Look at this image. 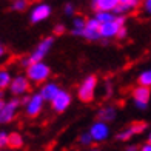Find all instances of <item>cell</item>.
I'll use <instances>...</instances> for the list:
<instances>
[{"instance_id":"19","label":"cell","mask_w":151,"mask_h":151,"mask_svg":"<svg viewBox=\"0 0 151 151\" xmlns=\"http://www.w3.org/2000/svg\"><path fill=\"white\" fill-rule=\"evenodd\" d=\"M94 17L97 19L100 23H105V22H111V20H114L116 17H117V14H116L114 11H96Z\"/></svg>"},{"instance_id":"17","label":"cell","mask_w":151,"mask_h":151,"mask_svg":"<svg viewBox=\"0 0 151 151\" xmlns=\"http://www.w3.org/2000/svg\"><path fill=\"white\" fill-rule=\"evenodd\" d=\"M23 143H25V139H23V136L14 131V133H9V148L11 150H20L23 147Z\"/></svg>"},{"instance_id":"13","label":"cell","mask_w":151,"mask_h":151,"mask_svg":"<svg viewBox=\"0 0 151 151\" xmlns=\"http://www.w3.org/2000/svg\"><path fill=\"white\" fill-rule=\"evenodd\" d=\"M62 90V88L56 83V82H45V83H42V86H40L39 93L42 94V97L45 99V102H51L54 97L57 96V93Z\"/></svg>"},{"instance_id":"12","label":"cell","mask_w":151,"mask_h":151,"mask_svg":"<svg viewBox=\"0 0 151 151\" xmlns=\"http://www.w3.org/2000/svg\"><path fill=\"white\" fill-rule=\"evenodd\" d=\"M51 11L52 9L48 3H37V5H34L29 11V20L32 23L45 22V20L51 16Z\"/></svg>"},{"instance_id":"28","label":"cell","mask_w":151,"mask_h":151,"mask_svg":"<svg viewBox=\"0 0 151 151\" xmlns=\"http://www.w3.org/2000/svg\"><path fill=\"white\" fill-rule=\"evenodd\" d=\"M127 34H128V29H127V26L123 25L122 28H120V31H119V34H117V39H125Z\"/></svg>"},{"instance_id":"27","label":"cell","mask_w":151,"mask_h":151,"mask_svg":"<svg viewBox=\"0 0 151 151\" xmlns=\"http://www.w3.org/2000/svg\"><path fill=\"white\" fill-rule=\"evenodd\" d=\"M120 3H127V5H129L131 8H137L139 6V3H140V0H119Z\"/></svg>"},{"instance_id":"23","label":"cell","mask_w":151,"mask_h":151,"mask_svg":"<svg viewBox=\"0 0 151 151\" xmlns=\"http://www.w3.org/2000/svg\"><path fill=\"white\" fill-rule=\"evenodd\" d=\"M11 8L14 11L22 12V11H25L26 8H28V0H14L12 5H11Z\"/></svg>"},{"instance_id":"35","label":"cell","mask_w":151,"mask_h":151,"mask_svg":"<svg viewBox=\"0 0 151 151\" xmlns=\"http://www.w3.org/2000/svg\"><path fill=\"white\" fill-rule=\"evenodd\" d=\"M148 142H151V131H150V134H148Z\"/></svg>"},{"instance_id":"6","label":"cell","mask_w":151,"mask_h":151,"mask_svg":"<svg viewBox=\"0 0 151 151\" xmlns=\"http://www.w3.org/2000/svg\"><path fill=\"white\" fill-rule=\"evenodd\" d=\"M125 25V16H117L111 22H105L100 25V34L102 39H113L117 37L120 28Z\"/></svg>"},{"instance_id":"33","label":"cell","mask_w":151,"mask_h":151,"mask_svg":"<svg viewBox=\"0 0 151 151\" xmlns=\"http://www.w3.org/2000/svg\"><path fill=\"white\" fill-rule=\"evenodd\" d=\"M5 102H6V100H3V91L0 90V109L3 108V105H5Z\"/></svg>"},{"instance_id":"34","label":"cell","mask_w":151,"mask_h":151,"mask_svg":"<svg viewBox=\"0 0 151 151\" xmlns=\"http://www.w3.org/2000/svg\"><path fill=\"white\" fill-rule=\"evenodd\" d=\"M5 52H6V51H5V46H3V45H0V59H3V57H5Z\"/></svg>"},{"instance_id":"14","label":"cell","mask_w":151,"mask_h":151,"mask_svg":"<svg viewBox=\"0 0 151 151\" xmlns=\"http://www.w3.org/2000/svg\"><path fill=\"white\" fill-rule=\"evenodd\" d=\"M119 0H93L91 6L94 11H116Z\"/></svg>"},{"instance_id":"18","label":"cell","mask_w":151,"mask_h":151,"mask_svg":"<svg viewBox=\"0 0 151 151\" xmlns=\"http://www.w3.org/2000/svg\"><path fill=\"white\" fill-rule=\"evenodd\" d=\"M11 80H12V76L8 70L5 68H0V90H8L9 85H11Z\"/></svg>"},{"instance_id":"30","label":"cell","mask_w":151,"mask_h":151,"mask_svg":"<svg viewBox=\"0 0 151 151\" xmlns=\"http://www.w3.org/2000/svg\"><path fill=\"white\" fill-rule=\"evenodd\" d=\"M31 63V60H29V57H25V59H22L20 60V65H22L23 68H28V65Z\"/></svg>"},{"instance_id":"9","label":"cell","mask_w":151,"mask_h":151,"mask_svg":"<svg viewBox=\"0 0 151 151\" xmlns=\"http://www.w3.org/2000/svg\"><path fill=\"white\" fill-rule=\"evenodd\" d=\"M71 104H73V96L66 90H60L56 97L51 100V108L56 113H65Z\"/></svg>"},{"instance_id":"11","label":"cell","mask_w":151,"mask_h":151,"mask_svg":"<svg viewBox=\"0 0 151 151\" xmlns=\"http://www.w3.org/2000/svg\"><path fill=\"white\" fill-rule=\"evenodd\" d=\"M52 45H54V37H45L43 40H40L39 45L34 48V51L31 52L29 60H31V62L43 60V59L46 57V54L51 51Z\"/></svg>"},{"instance_id":"36","label":"cell","mask_w":151,"mask_h":151,"mask_svg":"<svg viewBox=\"0 0 151 151\" xmlns=\"http://www.w3.org/2000/svg\"><path fill=\"white\" fill-rule=\"evenodd\" d=\"M88 151H99V150H96V148H91V150H88Z\"/></svg>"},{"instance_id":"38","label":"cell","mask_w":151,"mask_h":151,"mask_svg":"<svg viewBox=\"0 0 151 151\" xmlns=\"http://www.w3.org/2000/svg\"><path fill=\"white\" fill-rule=\"evenodd\" d=\"M11 2H14V0H11Z\"/></svg>"},{"instance_id":"22","label":"cell","mask_w":151,"mask_h":151,"mask_svg":"<svg viewBox=\"0 0 151 151\" xmlns=\"http://www.w3.org/2000/svg\"><path fill=\"white\" fill-rule=\"evenodd\" d=\"M93 142H94V139H93V136H91L90 131H85V133H82L79 136V143L82 147H90Z\"/></svg>"},{"instance_id":"2","label":"cell","mask_w":151,"mask_h":151,"mask_svg":"<svg viewBox=\"0 0 151 151\" xmlns=\"http://www.w3.org/2000/svg\"><path fill=\"white\" fill-rule=\"evenodd\" d=\"M96 90H97V77L96 76H88L80 82L77 86V97L80 102H91L94 99Z\"/></svg>"},{"instance_id":"5","label":"cell","mask_w":151,"mask_h":151,"mask_svg":"<svg viewBox=\"0 0 151 151\" xmlns=\"http://www.w3.org/2000/svg\"><path fill=\"white\" fill-rule=\"evenodd\" d=\"M31 83L32 82L29 80L28 76H23V74H19V76H14L11 80V85H9V93L12 96H17V97H20V96H25L26 93L29 91L31 88Z\"/></svg>"},{"instance_id":"10","label":"cell","mask_w":151,"mask_h":151,"mask_svg":"<svg viewBox=\"0 0 151 151\" xmlns=\"http://www.w3.org/2000/svg\"><path fill=\"white\" fill-rule=\"evenodd\" d=\"M100 22L96 17H91L86 20V25H85V29H83V39H86L88 42H97V40L102 39V34H100Z\"/></svg>"},{"instance_id":"16","label":"cell","mask_w":151,"mask_h":151,"mask_svg":"<svg viewBox=\"0 0 151 151\" xmlns=\"http://www.w3.org/2000/svg\"><path fill=\"white\" fill-rule=\"evenodd\" d=\"M85 25H86V19L80 17V16L74 17V20H73V29H71V34H73V36H80V37H82V36H83Z\"/></svg>"},{"instance_id":"15","label":"cell","mask_w":151,"mask_h":151,"mask_svg":"<svg viewBox=\"0 0 151 151\" xmlns=\"http://www.w3.org/2000/svg\"><path fill=\"white\" fill-rule=\"evenodd\" d=\"M117 116V109L113 105H106V106H102L97 113V117L104 122H113Z\"/></svg>"},{"instance_id":"21","label":"cell","mask_w":151,"mask_h":151,"mask_svg":"<svg viewBox=\"0 0 151 151\" xmlns=\"http://www.w3.org/2000/svg\"><path fill=\"white\" fill-rule=\"evenodd\" d=\"M133 136H136V133H134V129H133V127L129 125L128 128H125V129H122V131H119L117 133V140H122V142H125V140H129Z\"/></svg>"},{"instance_id":"20","label":"cell","mask_w":151,"mask_h":151,"mask_svg":"<svg viewBox=\"0 0 151 151\" xmlns=\"http://www.w3.org/2000/svg\"><path fill=\"white\" fill-rule=\"evenodd\" d=\"M137 82H139V85L151 88V68H148V70H145V71H142L139 74V77H137Z\"/></svg>"},{"instance_id":"29","label":"cell","mask_w":151,"mask_h":151,"mask_svg":"<svg viewBox=\"0 0 151 151\" xmlns=\"http://www.w3.org/2000/svg\"><path fill=\"white\" fill-rule=\"evenodd\" d=\"M65 32V26L63 25H56V28H54V34H57V36H60V34Z\"/></svg>"},{"instance_id":"24","label":"cell","mask_w":151,"mask_h":151,"mask_svg":"<svg viewBox=\"0 0 151 151\" xmlns=\"http://www.w3.org/2000/svg\"><path fill=\"white\" fill-rule=\"evenodd\" d=\"M8 145H9V133L0 131V150L8 148Z\"/></svg>"},{"instance_id":"37","label":"cell","mask_w":151,"mask_h":151,"mask_svg":"<svg viewBox=\"0 0 151 151\" xmlns=\"http://www.w3.org/2000/svg\"><path fill=\"white\" fill-rule=\"evenodd\" d=\"M0 151H11V150H6V148H3V150H0Z\"/></svg>"},{"instance_id":"3","label":"cell","mask_w":151,"mask_h":151,"mask_svg":"<svg viewBox=\"0 0 151 151\" xmlns=\"http://www.w3.org/2000/svg\"><path fill=\"white\" fill-rule=\"evenodd\" d=\"M45 99L42 97L40 93H32L29 96H26L23 99V108H25V114L28 117H37L43 109Z\"/></svg>"},{"instance_id":"26","label":"cell","mask_w":151,"mask_h":151,"mask_svg":"<svg viewBox=\"0 0 151 151\" xmlns=\"http://www.w3.org/2000/svg\"><path fill=\"white\" fill-rule=\"evenodd\" d=\"M142 9L147 16H151V0H142Z\"/></svg>"},{"instance_id":"1","label":"cell","mask_w":151,"mask_h":151,"mask_svg":"<svg viewBox=\"0 0 151 151\" xmlns=\"http://www.w3.org/2000/svg\"><path fill=\"white\" fill-rule=\"evenodd\" d=\"M26 76L29 77L32 83H45L51 76V68L43 60L31 62L26 68Z\"/></svg>"},{"instance_id":"4","label":"cell","mask_w":151,"mask_h":151,"mask_svg":"<svg viewBox=\"0 0 151 151\" xmlns=\"http://www.w3.org/2000/svg\"><path fill=\"white\" fill-rule=\"evenodd\" d=\"M19 106H20V100L17 99V96L6 100L3 108L0 109V125H6V123H11L14 120L19 111Z\"/></svg>"},{"instance_id":"32","label":"cell","mask_w":151,"mask_h":151,"mask_svg":"<svg viewBox=\"0 0 151 151\" xmlns=\"http://www.w3.org/2000/svg\"><path fill=\"white\" fill-rule=\"evenodd\" d=\"M140 148H137V145H128L125 148V151H139Z\"/></svg>"},{"instance_id":"8","label":"cell","mask_w":151,"mask_h":151,"mask_svg":"<svg viewBox=\"0 0 151 151\" xmlns=\"http://www.w3.org/2000/svg\"><path fill=\"white\" fill-rule=\"evenodd\" d=\"M88 131L91 133L94 142H97V143L105 142L108 137H109V134H111V131H109V127H108V122H104V120H100V119L96 120L93 125L90 127V129H88Z\"/></svg>"},{"instance_id":"25","label":"cell","mask_w":151,"mask_h":151,"mask_svg":"<svg viewBox=\"0 0 151 151\" xmlns=\"http://www.w3.org/2000/svg\"><path fill=\"white\" fill-rule=\"evenodd\" d=\"M63 12H65V16H74V12H76L74 5H73V3H65V6H63Z\"/></svg>"},{"instance_id":"7","label":"cell","mask_w":151,"mask_h":151,"mask_svg":"<svg viewBox=\"0 0 151 151\" xmlns=\"http://www.w3.org/2000/svg\"><path fill=\"white\" fill-rule=\"evenodd\" d=\"M150 99H151V88L137 85L133 90V100L137 109H147Z\"/></svg>"},{"instance_id":"31","label":"cell","mask_w":151,"mask_h":151,"mask_svg":"<svg viewBox=\"0 0 151 151\" xmlns=\"http://www.w3.org/2000/svg\"><path fill=\"white\" fill-rule=\"evenodd\" d=\"M139 151H151V142H147V143H143V145L140 147Z\"/></svg>"}]
</instances>
